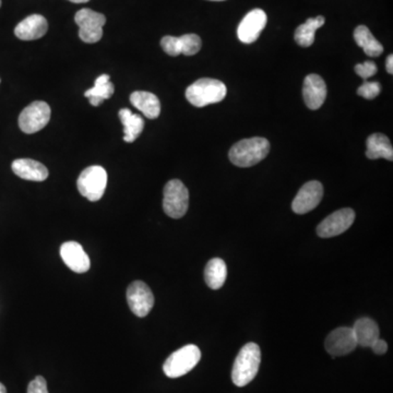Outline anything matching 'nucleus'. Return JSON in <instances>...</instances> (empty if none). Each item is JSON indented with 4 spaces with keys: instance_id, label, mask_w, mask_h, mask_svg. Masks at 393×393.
<instances>
[{
    "instance_id": "dca6fc26",
    "label": "nucleus",
    "mask_w": 393,
    "mask_h": 393,
    "mask_svg": "<svg viewBox=\"0 0 393 393\" xmlns=\"http://www.w3.org/2000/svg\"><path fill=\"white\" fill-rule=\"evenodd\" d=\"M48 30V23L41 14L26 16L14 28L16 38L22 41H34L43 38Z\"/></svg>"
},
{
    "instance_id": "9d476101",
    "label": "nucleus",
    "mask_w": 393,
    "mask_h": 393,
    "mask_svg": "<svg viewBox=\"0 0 393 393\" xmlns=\"http://www.w3.org/2000/svg\"><path fill=\"white\" fill-rule=\"evenodd\" d=\"M355 221V212L352 209L345 208L335 211L327 216L317 227V234L321 239H330L339 236L347 232Z\"/></svg>"
},
{
    "instance_id": "f8f14e48",
    "label": "nucleus",
    "mask_w": 393,
    "mask_h": 393,
    "mask_svg": "<svg viewBox=\"0 0 393 393\" xmlns=\"http://www.w3.org/2000/svg\"><path fill=\"white\" fill-rule=\"evenodd\" d=\"M325 351L332 356H343L353 352L357 347L352 328L341 327L328 335L325 342Z\"/></svg>"
},
{
    "instance_id": "412c9836",
    "label": "nucleus",
    "mask_w": 393,
    "mask_h": 393,
    "mask_svg": "<svg viewBox=\"0 0 393 393\" xmlns=\"http://www.w3.org/2000/svg\"><path fill=\"white\" fill-rule=\"evenodd\" d=\"M366 157L370 159H386L393 161V147L388 137L374 134L368 137Z\"/></svg>"
},
{
    "instance_id": "72a5a7b5",
    "label": "nucleus",
    "mask_w": 393,
    "mask_h": 393,
    "mask_svg": "<svg viewBox=\"0 0 393 393\" xmlns=\"http://www.w3.org/2000/svg\"><path fill=\"white\" fill-rule=\"evenodd\" d=\"M0 393H7V390H6V387L4 386L1 382H0Z\"/></svg>"
},
{
    "instance_id": "5701e85b",
    "label": "nucleus",
    "mask_w": 393,
    "mask_h": 393,
    "mask_svg": "<svg viewBox=\"0 0 393 393\" xmlns=\"http://www.w3.org/2000/svg\"><path fill=\"white\" fill-rule=\"evenodd\" d=\"M227 276V268L225 262L220 258H213L208 262L204 269V280L209 288L219 290L224 285Z\"/></svg>"
},
{
    "instance_id": "4468645a",
    "label": "nucleus",
    "mask_w": 393,
    "mask_h": 393,
    "mask_svg": "<svg viewBox=\"0 0 393 393\" xmlns=\"http://www.w3.org/2000/svg\"><path fill=\"white\" fill-rule=\"evenodd\" d=\"M61 259L75 273H85L91 267L89 256L77 241H67L61 247Z\"/></svg>"
},
{
    "instance_id": "aec40b11",
    "label": "nucleus",
    "mask_w": 393,
    "mask_h": 393,
    "mask_svg": "<svg viewBox=\"0 0 393 393\" xmlns=\"http://www.w3.org/2000/svg\"><path fill=\"white\" fill-rule=\"evenodd\" d=\"M118 115H120V122L124 125L125 142H135L145 128V120L140 115L134 114L128 108H122Z\"/></svg>"
},
{
    "instance_id": "7ed1b4c3",
    "label": "nucleus",
    "mask_w": 393,
    "mask_h": 393,
    "mask_svg": "<svg viewBox=\"0 0 393 393\" xmlns=\"http://www.w3.org/2000/svg\"><path fill=\"white\" fill-rule=\"evenodd\" d=\"M227 89L220 80L202 78L186 90V98L196 108L219 103L226 96Z\"/></svg>"
},
{
    "instance_id": "f257e3e1",
    "label": "nucleus",
    "mask_w": 393,
    "mask_h": 393,
    "mask_svg": "<svg viewBox=\"0 0 393 393\" xmlns=\"http://www.w3.org/2000/svg\"><path fill=\"white\" fill-rule=\"evenodd\" d=\"M270 143L261 137L243 139L229 150V161L239 167H251L269 154Z\"/></svg>"
},
{
    "instance_id": "423d86ee",
    "label": "nucleus",
    "mask_w": 393,
    "mask_h": 393,
    "mask_svg": "<svg viewBox=\"0 0 393 393\" xmlns=\"http://www.w3.org/2000/svg\"><path fill=\"white\" fill-rule=\"evenodd\" d=\"M189 206V192L180 180H169L164 187V212L172 219L185 216Z\"/></svg>"
},
{
    "instance_id": "0eeeda50",
    "label": "nucleus",
    "mask_w": 393,
    "mask_h": 393,
    "mask_svg": "<svg viewBox=\"0 0 393 393\" xmlns=\"http://www.w3.org/2000/svg\"><path fill=\"white\" fill-rule=\"evenodd\" d=\"M75 21L79 26V38L81 41L94 44L101 40L103 36V26L106 23L104 14L85 8L75 14Z\"/></svg>"
},
{
    "instance_id": "a878e982",
    "label": "nucleus",
    "mask_w": 393,
    "mask_h": 393,
    "mask_svg": "<svg viewBox=\"0 0 393 393\" xmlns=\"http://www.w3.org/2000/svg\"><path fill=\"white\" fill-rule=\"evenodd\" d=\"M180 53L186 56H192L196 55L201 49V38L197 34H185L180 36Z\"/></svg>"
},
{
    "instance_id": "2f4dec72",
    "label": "nucleus",
    "mask_w": 393,
    "mask_h": 393,
    "mask_svg": "<svg viewBox=\"0 0 393 393\" xmlns=\"http://www.w3.org/2000/svg\"><path fill=\"white\" fill-rule=\"evenodd\" d=\"M387 71H388L390 75L393 73V56L392 55H389L388 58H387L386 63Z\"/></svg>"
},
{
    "instance_id": "b1692460",
    "label": "nucleus",
    "mask_w": 393,
    "mask_h": 393,
    "mask_svg": "<svg viewBox=\"0 0 393 393\" xmlns=\"http://www.w3.org/2000/svg\"><path fill=\"white\" fill-rule=\"evenodd\" d=\"M354 40L367 56L378 57L384 52V47L374 38L367 26H357L354 31Z\"/></svg>"
},
{
    "instance_id": "c9c22d12",
    "label": "nucleus",
    "mask_w": 393,
    "mask_h": 393,
    "mask_svg": "<svg viewBox=\"0 0 393 393\" xmlns=\"http://www.w3.org/2000/svg\"><path fill=\"white\" fill-rule=\"evenodd\" d=\"M0 7H1V0H0Z\"/></svg>"
},
{
    "instance_id": "39448f33",
    "label": "nucleus",
    "mask_w": 393,
    "mask_h": 393,
    "mask_svg": "<svg viewBox=\"0 0 393 393\" xmlns=\"http://www.w3.org/2000/svg\"><path fill=\"white\" fill-rule=\"evenodd\" d=\"M81 196L90 201H98L103 197L108 186V173L100 165L87 167L80 174L77 182Z\"/></svg>"
},
{
    "instance_id": "393cba45",
    "label": "nucleus",
    "mask_w": 393,
    "mask_h": 393,
    "mask_svg": "<svg viewBox=\"0 0 393 393\" xmlns=\"http://www.w3.org/2000/svg\"><path fill=\"white\" fill-rule=\"evenodd\" d=\"M325 19L323 16L307 20L295 31V41L300 46L309 47L314 44L316 31L325 24Z\"/></svg>"
},
{
    "instance_id": "2eb2a0df",
    "label": "nucleus",
    "mask_w": 393,
    "mask_h": 393,
    "mask_svg": "<svg viewBox=\"0 0 393 393\" xmlns=\"http://www.w3.org/2000/svg\"><path fill=\"white\" fill-rule=\"evenodd\" d=\"M303 96L307 108L318 110L325 103L327 98V85L318 75H308L305 78Z\"/></svg>"
},
{
    "instance_id": "cd10ccee",
    "label": "nucleus",
    "mask_w": 393,
    "mask_h": 393,
    "mask_svg": "<svg viewBox=\"0 0 393 393\" xmlns=\"http://www.w3.org/2000/svg\"><path fill=\"white\" fill-rule=\"evenodd\" d=\"M161 46L164 49V52L167 53L169 56H178L182 54L180 53L179 38L175 36H164L161 40Z\"/></svg>"
},
{
    "instance_id": "a211bd4d",
    "label": "nucleus",
    "mask_w": 393,
    "mask_h": 393,
    "mask_svg": "<svg viewBox=\"0 0 393 393\" xmlns=\"http://www.w3.org/2000/svg\"><path fill=\"white\" fill-rule=\"evenodd\" d=\"M130 102L149 120L159 117L161 112V103L154 94L150 92L136 91L131 94Z\"/></svg>"
},
{
    "instance_id": "473e14b6",
    "label": "nucleus",
    "mask_w": 393,
    "mask_h": 393,
    "mask_svg": "<svg viewBox=\"0 0 393 393\" xmlns=\"http://www.w3.org/2000/svg\"><path fill=\"white\" fill-rule=\"evenodd\" d=\"M69 1L75 4H85L88 3V1H90V0H69Z\"/></svg>"
},
{
    "instance_id": "6e6552de",
    "label": "nucleus",
    "mask_w": 393,
    "mask_h": 393,
    "mask_svg": "<svg viewBox=\"0 0 393 393\" xmlns=\"http://www.w3.org/2000/svg\"><path fill=\"white\" fill-rule=\"evenodd\" d=\"M51 120V108L42 101L33 102L19 116V127L24 134H36L42 130Z\"/></svg>"
},
{
    "instance_id": "ddd939ff",
    "label": "nucleus",
    "mask_w": 393,
    "mask_h": 393,
    "mask_svg": "<svg viewBox=\"0 0 393 393\" xmlns=\"http://www.w3.org/2000/svg\"><path fill=\"white\" fill-rule=\"evenodd\" d=\"M323 197V187L317 180L305 184L293 200L292 209L298 214L310 212L320 204Z\"/></svg>"
},
{
    "instance_id": "7c9ffc66",
    "label": "nucleus",
    "mask_w": 393,
    "mask_h": 393,
    "mask_svg": "<svg viewBox=\"0 0 393 393\" xmlns=\"http://www.w3.org/2000/svg\"><path fill=\"white\" fill-rule=\"evenodd\" d=\"M370 347H372V351H374V353H376L377 355H382V354L386 353L387 350H388V344H387L384 340H382L379 337V339L377 340Z\"/></svg>"
},
{
    "instance_id": "bb28decb",
    "label": "nucleus",
    "mask_w": 393,
    "mask_h": 393,
    "mask_svg": "<svg viewBox=\"0 0 393 393\" xmlns=\"http://www.w3.org/2000/svg\"><path fill=\"white\" fill-rule=\"evenodd\" d=\"M380 91H382V85L379 82H365L363 85L358 88L357 94L366 100H374L379 95Z\"/></svg>"
},
{
    "instance_id": "1a4fd4ad",
    "label": "nucleus",
    "mask_w": 393,
    "mask_h": 393,
    "mask_svg": "<svg viewBox=\"0 0 393 393\" xmlns=\"http://www.w3.org/2000/svg\"><path fill=\"white\" fill-rule=\"evenodd\" d=\"M127 302L137 317L145 318L154 306V296L145 282L135 281L127 288Z\"/></svg>"
},
{
    "instance_id": "f3484780",
    "label": "nucleus",
    "mask_w": 393,
    "mask_h": 393,
    "mask_svg": "<svg viewBox=\"0 0 393 393\" xmlns=\"http://www.w3.org/2000/svg\"><path fill=\"white\" fill-rule=\"evenodd\" d=\"M12 171L18 177L31 182H44L48 177V169L40 162L31 159H19L14 161Z\"/></svg>"
},
{
    "instance_id": "f704fd0d",
    "label": "nucleus",
    "mask_w": 393,
    "mask_h": 393,
    "mask_svg": "<svg viewBox=\"0 0 393 393\" xmlns=\"http://www.w3.org/2000/svg\"><path fill=\"white\" fill-rule=\"evenodd\" d=\"M213 1H222V0H213Z\"/></svg>"
},
{
    "instance_id": "f03ea898",
    "label": "nucleus",
    "mask_w": 393,
    "mask_h": 393,
    "mask_svg": "<svg viewBox=\"0 0 393 393\" xmlns=\"http://www.w3.org/2000/svg\"><path fill=\"white\" fill-rule=\"evenodd\" d=\"M261 352L258 344L247 343L241 347L235 360L232 370V380L235 386L245 387L255 379L259 372Z\"/></svg>"
},
{
    "instance_id": "4be33fe9",
    "label": "nucleus",
    "mask_w": 393,
    "mask_h": 393,
    "mask_svg": "<svg viewBox=\"0 0 393 393\" xmlns=\"http://www.w3.org/2000/svg\"><path fill=\"white\" fill-rule=\"evenodd\" d=\"M114 91V85L110 81V75H102L95 80L94 87L85 91V96L89 98L92 105L100 106L103 101L112 98Z\"/></svg>"
},
{
    "instance_id": "20e7f679",
    "label": "nucleus",
    "mask_w": 393,
    "mask_h": 393,
    "mask_svg": "<svg viewBox=\"0 0 393 393\" xmlns=\"http://www.w3.org/2000/svg\"><path fill=\"white\" fill-rule=\"evenodd\" d=\"M201 358L199 347L189 344L174 352L163 365L164 374L169 378H179L194 370Z\"/></svg>"
},
{
    "instance_id": "c756f323",
    "label": "nucleus",
    "mask_w": 393,
    "mask_h": 393,
    "mask_svg": "<svg viewBox=\"0 0 393 393\" xmlns=\"http://www.w3.org/2000/svg\"><path fill=\"white\" fill-rule=\"evenodd\" d=\"M28 393H48L46 380L42 376L36 377V379L28 384Z\"/></svg>"
},
{
    "instance_id": "c85d7f7f",
    "label": "nucleus",
    "mask_w": 393,
    "mask_h": 393,
    "mask_svg": "<svg viewBox=\"0 0 393 393\" xmlns=\"http://www.w3.org/2000/svg\"><path fill=\"white\" fill-rule=\"evenodd\" d=\"M377 66L374 61H366L364 63H358L355 66V73L363 79H368L377 73Z\"/></svg>"
},
{
    "instance_id": "6ab92c4d",
    "label": "nucleus",
    "mask_w": 393,
    "mask_h": 393,
    "mask_svg": "<svg viewBox=\"0 0 393 393\" xmlns=\"http://www.w3.org/2000/svg\"><path fill=\"white\" fill-rule=\"evenodd\" d=\"M352 329L360 347H370L380 337L379 327L370 318L358 319Z\"/></svg>"
},
{
    "instance_id": "9b49d317",
    "label": "nucleus",
    "mask_w": 393,
    "mask_h": 393,
    "mask_svg": "<svg viewBox=\"0 0 393 393\" xmlns=\"http://www.w3.org/2000/svg\"><path fill=\"white\" fill-rule=\"evenodd\" d=\"M267 14L263 10L253 9L246 14L237 28L239 40L243 44H251L259 38L260 33L267 26Z\"/></svg>"
}]
</instances>
